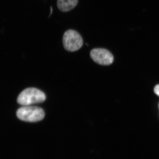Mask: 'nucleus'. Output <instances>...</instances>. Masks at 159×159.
Returning <instances> with one entry per match:
<instances>
[{
    "instance_id": "20e7f679",
    "label": "nucleus",
    "mask_w": 159,
    "mask_h": 159,
    "mask_svg": "<svg viewBox=\"0 0 159 159\" xmlns=\"http://www.w3.org/2000/svg\"><path fill=\"white\" fill-rule=\"evenodd\" d=\"M90 56L95 62L102 66H108L114 61L111 53L107 49L95 48L90 52Z\"/></svg>"
},
{
    "instance_id": "423d86ee",
    "label": "nucleus",
    "mask_w": 159,
    "mask_h": 159,
    "mask_svg": "<svg viewBox=\"0 0 159 159\" xmlns=\"http://www.w3.org/2000/svg\"><path fill=\"white\" fill-rule=\"evenodd\" d=\"M154 92L159 97V84L156 86L154 88Z\"/></svg>"
},
{
    "instance_id": "7ed1b4c3",
    "label": "nucleus",
    "mask_w": 159,
    "mask_h": 159,
    "mask_svg": "<svg viewBox=\"0 0 159 159\" xmlns=\"http://www.w3.org/2000/svg\"><path fill=\"white\" fill-rule=\"evenodd\" d=\"M63 44L67 51L74 52L78 51L82 47L83 40L80 34L75 30H67L63 36Z\"/></svg>"
},
{
    "instance_id": "f03ea898",
    "label": "nucleus",
    "mask_w": 159,
    "mask_h": 159,
    "mask_svg": "<svg viewBox=\"0 0 159 159\" xmlns=\"http://www.w3.org/2000/svg\"><path fill=\"white\" fill-rule=\"evenodd\" d=\"M16 116L20 120L25 122H37L44 118L45 112L41 107L25 106L17 110Z\"/></svg>"
},
{
    "instance_id": "39448f33",
    "label": "nucleus",
    "mask_w": 159,
    "mask_h": 159,
    "mask_svg": "<svg viewBox=\"0 0 159 159\" xmlns=\"http://www.w3.org/2000/svg\"><path fill=\"white\" fill-rule=\"evenodd\" d=\"M78 0H57V8L63 12H67L74 9L78 3Z\"/></svg>"
},
{
    "instance_id": "f257e3e1",
    "label": "nucleus",
    "mask_w": 159,
    "mask_h": 159,
    "mask_svg": "<svg viewBox=\"0 0 159 159\" xmlns=\"http://www.w3.org/2000/svg\"><path fill=\"white\" fill-rule=\"evenodd\" d=\"M45 94L42 91L34 88L26 89L20 93L17 101L20 105L29 106L41 103L46 100Z\"/></svg>"
}]
</instances>
